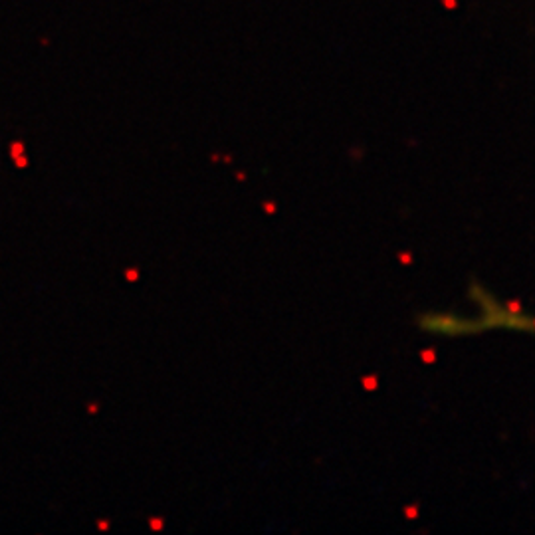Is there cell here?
<instances>
[{
	"label": "cell",
	"instance_id": "6da1fadb",
	"mask_svg": "<svg viewBox=\"0 0 535 535\" xmlns=\"http://www.w3.org/2000/svg\"><path fill=\"white\" fill-rule=\"evenodd\" d=\"M418 323L428 333H440V335H450V337L470 335V333H478L486 329L482 321H472V319L452 315V313H426L418 317Z\"/></svg>",
	"mask_w": 535,
	"mask_h": 535
},
{
	"label": "cell",
	"instance_id": "7a4b0ae2",
	"mask_svg": "<svg viewBox=\"0 0 535 535\" xmlns=\"http://www.w3.org/2000/svg\"><path fill=\"white\" fill-rule=\"evenodd\" d=\"M470 292H472V296L482 304V309H484V315H486V319L482 321L484 327H494V325L502 327V325H508V327H514V329L524 331V329H522V315L518 317L516 313L506 311V309H504V307H502L490 294H486L478 284H472Z\"/></svg>",
	"mask_w": 535,
	"mask_h": 535
}]
</instances>
